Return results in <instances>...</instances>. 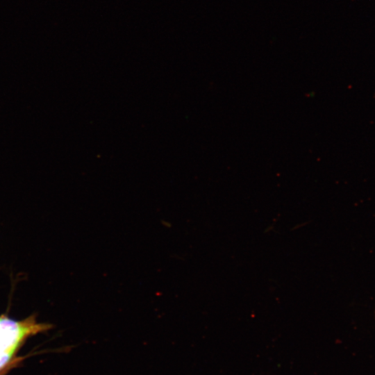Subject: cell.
<instances>
[{
	"label": "cell",
	"mask_w": 375,
	"mask_h": 375,
	"mask_svg": "<svg viewBox=\"0 0 375 375\" xmlns=\"http://www.w3.org/2000/svg\"><path fill=\"white\" fill-rule=\"evenodd\" d=\"M50 326L49 324L38 322L34 316L17 321L0 315V370L10 362L26 339L47 331Z\"/></svg>",
	"instance_id": "6da1fadb"
}]
</instances>
